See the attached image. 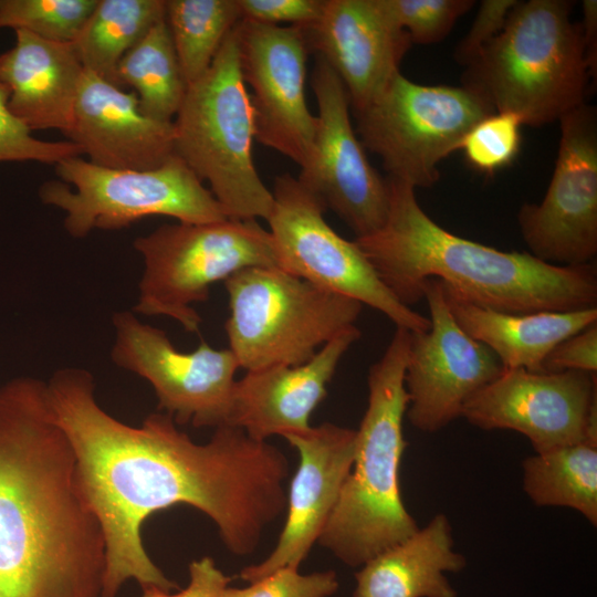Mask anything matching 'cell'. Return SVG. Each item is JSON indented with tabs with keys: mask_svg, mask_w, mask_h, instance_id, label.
I'll return each mask as SVG.
<instances>
[{
	"mask_svg": "<svg viewBox=\"0 0 597 597\" xmlns=\"http://www.w3.org/2000/svg\"><path fill=\"white\" fill-rule=\"evenodd\" d=\"M360 335L354 325L304 364L247 371L234 383L224 426L260 441L310 429L311 415L326 397L341 358Z\"/></svg>",
	"mask_w": 597,
	"mask_h": 597,
	"instance_id": "obj_20",
	"label": "cell"
},
{
	"mask_svg": "<svg viewBox=\"0 0 597 597\" xmlns=\"http://www.w3.org/2000/svg\"><path fill=\"white\" fill-rule=\"evenodd\" d=\"M521 119L511 113L495 112L476 123L460 148L476 170L492 175L515 158L521 144Z\"/></svg>",
	"mask_w": 597,
	"mask_h": 597,
	"instance_id": "obj_30",
	"label": "cell"
},
{
	"mask_svg": "<svg viewBox=\"0 0 597 597\" xmlns=\"http://www.w3.org/2000/svg\"><path fill=\"white\" fill-rule=\"evenodd\" d=\"M104 533L46 381L0 386V597H102Z\"/></svg>",
	"mask_w": 597,
	"mask_h": 597,
	"instance_id": "obj_2",
	"label": "cell"
},
{
	"mask_svg": "<svg viewBox=\"0 0 597 597\" xmlns=\"http://www.w3.org/2000/svg\"><path fill=\"white\" fill-rule=\"evenodd\" d=\"M443 290L458 325L485 345L503 368L543 371L544 359L557 344L597 322V307L513 314L474 305L444 285Z\"/></svg>",
	"mask_w": 597,
	"mask_h": 597,
	"instance_id": "obj_24",
	"label": "cell"
},
{
	"mask_svg": "<svg viewBox=\"0 0 597 597\" xmlns=\"http://www.w3.org/2000/svg\"><path fill=\"white\" fill-rule=\"evenodd\" d=\"M144 269L135 314L167 316L190 334L202 318L193 304L240 270L276 266L271 233L254 219L166 223L133 243Z\"/></svg>",
	"mask_w": 597,
	"mask_h": 597,
	"instance_id": "obj_8",
	"label": "cell"
},
{
	"mask_svg": "<svg viewBox=\"0 0 597 597\" xmlns=\"http://www.w3.org/2000/svg\"><path fill=\"white\" fill-rule=\"evenodd\" d=\"M14 31V45L0 54V83L10 92L9 111L30 130L57 129L67 136L85 71L74 43Z\"/></svg>",
	"mask_w": 597,
	"mask_h": 597,
	"instance_id": "obj_22",
	"label": "cell"
},
{
	"mask_svg": "<svg viewBox=\"0 0 597 597\" xmlns=\"http://www.w3.org/2000/svg\"><path fill=\"white\" fill-rule=\"evenodd\" d=\"M235 30L242 78L252 90L255 139L302 168L317 124L305 97L310 51L304 33L298 27L245 20Z\"/></svg>",
	"mask_w": 597,
	"mask_h": 597,
	"instance_id": "obj_17",
	"label": "cell"
},
{
	"mask_svg": "<svg viewBox=\"0 0 597 597\" xmlns=\"http://www.w3.org/2000/svg\"><path fill=\"white\" fill-rule=\"evenodd\" d=\"M430 328L410 332L405 370L409 397L407 417L422 432H437L461 417L465 401L502 370L496 356L471 338L455 322L443 284H423Z\"/></svg>",
	"mask_w": 597,
	"mask_h": 597,
	"instance_id": "obj_16",
	"label": "cell"
},
{
	"mask_svg": "<svg viewBox=\"0 0 597 597\" xmlns=\"http://www.w3.org/2000/svg\"><path fill=\"white\" fill-rule=\"evenodd\" d=\"M112 322V362L150 384L159 411L177 425L224 426L240 368L230 348L217 349L201 342L192 352H180L165 331L130 311L115 313Z\"/></svg>",
	"mask_w": 597,
	"mask_h": 597,
	"instance_id": "obj_12",
	"label": "cell"
},
{
	"mask_svg": "<svg viewBox=\"0 0 597 597\" xmlns=\"http://www.w3.org/2000/svg\"><path fill=\"white\" fill-rule=\"evenodd\" d=\"M98 0H0V27L74 42Z\"/></svg>",
	"mask_w": 597,
	"mask_h": 597,
	"instance_id": "obj_29",
	"label": "cell"
},
{
	"mask_svg": "<svg viewBox=\"0 0 597 597\" xmlns=\"http://www.w3.org/2000/svg\"><path fill=\"white\" fill-rule=\"evenodd\" d=\"M55 171L60 180L45 181L39 197L65 212L64 228L73 238H84L95 229L118 230L151 216L189 223L228 218L176 154L149 170L102 167L78 156L61 160Z\"/></svg>",
	"mask_w": 597,
	"mask_h": 597,
	"instance_id": "obj_9",
	"label": "cell"
},
{
	"mask_svg": "<svg viewBox=\"0 0 597 597\" xmlns=\"http://www.w3.org/2000/svg\"><path fill=\"white\" fill-rule=\"evenodd\" d=\"M224 287L229 348L247 371L308 362L354 326L364 306L276 266L240 270Z\"/></svg>",
	"mask_w": 597,
	"mask_h": 597,
	"instance_id": "obj_7",
	"label": "cell"
},
{
	"mask_svg": "<svg viewBox=\"0 0 597 597\" xmlns=\"http://www.w3.org/2000/svg\"><path fill=\"white\" fill-rule=\"evenodd\" d=\"M284 438L300 455L286 494L285 524L272 553L240 572L249 584L283 567L298 569L318 541L355 457L356 430L331 422Z\"/></svg>",
	"mask_w": 597,
	"mask_h": 597,
	"instance_id": "obj_18",
	"label": "cell"
},
{
	"mask_svg": "<svg viewBox=\"0 0 597 597\" xmlns=\"http://www.w3.org/2000/svg\"><path fill=\"white\" fill-rule=\"evenodd\" d=\"M53 415L74 450L81 481L102 526L106 565L102 597H118L128 580L140 588L178 589L143 543L144 522L186 504L216 524L226 547L251 554L286 509V455L231 426L197 443L167 413L127 425L98 404L85 368L56 369L46 381Z\"/></svg>",
	"mask_w": 597,
	"mask_h": 597,
	"instance_id": "obj_1",
	"label": "cell"
},
{
	"mask_svg": "<svg viewBox=\"0 0 597 597\" xmlns=\"http://www.w3.org/2000/svg\"><path fill=\"white\" fill-rule=\"evenodd\" d=\"M597 370V325L585 329L557 344L546 356L543 371Z\"/></svg>",
	"mask_w": 597,
	"mask_h": 597,
	"instance_id": "obj_36",
	"label": "cell"
},
{
	"mask_svg": "<svg viewBox=\"0 0 597 597\" xmlns=\"http://www.w3.org/2000/svg\"><path fill=\"white\" fill-rule=\"evenodd\" d=\"M242 20L268 25L287 22L306 28L321 15L324 0H237Z\"/></svg>",
	"mask_w": 597,
	"mask_h": 597,
	"instance_id": "obj_34",
	"label": "cell"
},
{
	"mask_svg": "<svg viewBox=\"0 0 597 597\" xmlns=\"http://www.w3.org/2000/svg\"><path fill=\"white\" fill-rule=\"evenodd\" d=\"M302 31L308 51L323 57L341 78L354 114L400 72L412 44L381 0H324L318 19Z\"/></svg>",
	"mask_w": 597,
	"mask_h": 597,
	"instance_id": "obj_19",
	"label": "cell"
},
{
	"mask_svg": "<svg viewBox=\"0 0 597 597\" xmlns=\"http://www.w3.org/2000/svg\"><path fill=\"white\" fill-rule=\"evenodd\" d=\"M235 28L207 72L187 87L172 121L175 154L201 181H208L228 218L268 220L273 195L253 160L254 114L242 78Z\"/></svg>",
	"mask_w": 597,
	"mask_h": 597,
	"instance_id": "obj_6",
	"label": "cell"
},
{
	"mask_svg": "<svg viewBox=\"0 0 597 597\" xmlns=\"http://www.w3.org/2000/svg\"><path fill=\"white\" fill-rule=\"evenodd\" d=\"M583 20L579 22L589 78L597 75V0L582 2Z\"/></svg>",
	"mask_w": 597,
	"mask_h": 597,
	"instance_id": "obj_38",
	"label": "cell"
},
{
	"mask_svg": "<svg viewBox=\"0 0 597 597\" xmlns=\"http://www.w3.org/2000/svg\"><path fill=\"white\" fill-rule=\"evenodd\" d=\"M386 180V220L355 242L401 304L410 307L422 300L426 281L438 279L461 298L504 313L597 307L593 263L554 265L530 252L500 251L455 235L422 210L412 186Z\"/></svg>",
	"mask_w": 597,
	"mask_h": 597,
	"instance_id": "obj_3",
	"label": "cell"
},
{
	"mask_svg": "<svg viewBox=\"0 0 597 597\" xmlns=\"http://www.w3.org/2000/svg\"><path fill=\"white\" fill-rule=\"evenodd\" d=\"M9 88L0 83V161H40L56 165L82 150L74 143L45 142L31 135V130L8 108Z\"/></svg>",
	"mask_w": 597,
	"mask_h": 597,
	"instance_id": "obj_32",
	"label": "cell"
},
{
	"mask_svg": "<svg viewBox=\"0 0 597 597\" xmlns=\"http://www.w3.org/2000/svg\"><path fill=\"white\" fill-rule=\"evenodd\" d=\"M268 218L277 268L326 291L373 307L397 327L430 328L428 317L401 304L384 285L356 244L325 220L326 208L297 178L277 176Z\"/></svg>",
	"mask_w": 597,
	"mask_h": 597,
	"instance_id": "obj_11",
	"label": "cell"
},
{
	"mask_svg": "<svg viewBox=\"0 0 597 597\" xmlns=\"http://www.w3.org/2000/svg\"><path fill=\"white\" fill-rule=\"evenodd\" d=\"M410 331L397 327L368 373V405L356 430L353 465L318 538L339 561L359 567L413 534L419 526L406 509L399 470L407 442L402 421L409 397L405 370Z\"/></svg>",
	"mask_w": 597,
	"mask_h": 597,
	"instance_id": "obj_4",
	"label": "cell"
},
{
	"mask_svg": "<svg viewBox=\"0 0 597 597\" xmlns=\"http://www.w3.org/2000/svg\"><path fill=\"white\" fill-rule=\"evenodd\" d=\"M165 18V0H98L73 42L84 69L117 86L123 56Z\"/></svg>",
	"mask_w": 597,
	"mask_h": 597,
	"instance_id": "obj_25",
	"label": "cell"
},
{
	"mask_svg": "<svg viewBox=\"0 0 597 597\" xmlns=\"http://www.w3.org/2000/svg\"><path fill=\"white\" fill-rule=\"evenodd\" d=\"M116 77L118 87L134 88L145 115L160 122L174 121L188 84L166 18L153 25L123 56Z\"/></svg>",
	"mask_w": 597,
	"mask_h": 597,
	"instance_id": "obj_27",
	"label": "cell"
},
{
	"mask_svg": "<svg viewBox=\"0 0 597 597\" xmlns=\"http://www.w3.org/2000/svg\"><path fill=\"white\" fill-rule=\"evenodd\" d=\"M338 585L334 570L303 575L296 568L283 567L244 588L227 587L224 597H329Z\"/></svg>",
	"mask_w": 597,
	"mask_h": 597,
	"instance_id": "obj_33",
	"label": "cell"
},
{
	"mask_svg": "<svg viewBox=\"0 0 597 597\" xmlns=\"http://www.w3.org/2000/svg\"><path fill=\"white\" fill-rule=\"evenodd\" d=\"M461 417L483 430L520 432L536 453L597 444L596 373L502 368L465 401Z\"/></svg>",
	"mask_w": 597,
	"mask_h": 597,
	"instance_id": "obj_14",
	"label": "cell"
},
{
	"mask_svg": "<svg viewBox=\"0 0 597 597\" xmlns=\"http://www.w3.org/2000/svg\"><path fill=\"white\" fill-rule=\"evenodd\" d=\"M465 566L464 556L454 551L451 524L439 513L363 564L352 597H457L446 573Z\"/></svg>",
	"mask_w": 597,
	"mask_h": 597,
	"instance_id": "obj_23",
	"label": "cell"
},
{
	"mask_svg": "<svg viewBox=\"0 0 597 597\" xmlns=\"http://www.w3.org/2000/svg\"><path fill=\"white\" fill-rule=\"evenodd\" d=\"M570 0L517 1L503 30L465 66L462 85L494 112L541 126L585 104L589 73Z\"/></svg>",
	"mask_w": 597,
	"mask_h": 597,
	"instance_id": "obj_5",
	"label": "cell"
},
{
	"mask_svg": "<svg viewBox=\"0 0 597 597\" xmlns=\"http://www.w3.org/2000/svg\"><path fill=\"white\" fill-rule=\"evenodd\" d=\"M523 490L537 506H565L597 524V444L576 443L523 461Z\"/></svg>",
	"mask_w": 597,
	"mask_h": 597,
	"instance_id": "obj_26",
	"label": "cell"
},
{
	"mask_svg": "<svg viewBox=\"0 0 597 597\" xmlns=\"http://www.w3.org/2000/svg\"><path fill=\"white\" fill-rule=\"evenodd\" d=\"M231 578L214 563L205 556L189 565V583L179 591H165L156 587L142 589L140 597H224Z\"/></svg>",
	"mask_w": 597,
	"mask_h": 597,
	"instance_id": "obj_37",
	"label": "cell"
},
{
	"mask_svg": "<svg viewBox=\"0 0 597 597\" xmlns=\"http://www.w3.org/2000/svg\"><path fill=\"white\" fill-rule=\"evenodd\" d=\"M493 113L467 86L423 85L398 72L354 115L360 143L381 159L388 177L416 189L434 185L440 161L460 148L476 123Z\"/></svg>",
	"mask_w": 597,
	"mask_h": 597,
	"instance_id": "obj_10",
	"label": "cell"
},
{
	"mask_svg": "<svg viewBox=\"0 0 597 597\" xmlns=\"http://www.w3.org/2000/svg\"><path fill=\"white\" fill-rule=\"evenodd\" d=\"M555 168L543 200L517 213L535 258L559 266L591 264L597 254V113L583 104L559 118Z\"/></svg>",
	"mask_w": 597,
	"mask_h": 597,
	"instance_id": "obj_13",
	"label": "cell"
},
{
	"mask_svg": "<svg viewBox=\"0 0 597 597\" xmlns=\"http://www.w3.org/2000/svg\"><path fill=\"white\" fill-rule=\"evenodd\" d=\"M517 0H483L473 23L459 42L454 59L468 66L478 54L503 30Z\"/></svg>",
	"mask_w": 597,
	"mask_h": 597,
	"instance_id": "obj_35",
	"label": "cell"
},
{
	"mask_svg": "<svg viewBox=\"0 0 597 597\" xmlns=\"http://www.w3.org/2000/svg\"><path fill=\"white\" fill-rule=\"evenodd\" d=\"M66 137L88 161L114 169H155L175 155L172 122L145 115L134 91L124 92L86 70Z\"/></svg>",
	"mask_w": 597,
	"mask_h": 597,
	"instance_id": "obj_21",
	"label": "cell"
},
{
	"mask_svg": "<svg viewBox=\"0 0 597 597\" xmlns=\"http://www.w3.org/2000/svg\"><path fill=\"white\" fill-rule=\"evenodd\" d=\"M166 22L187 84L210 67L242 20L237 0H165Z\"/></svg>",
	"mask_w": 597,
	"mask_h": 597,
	"instance_id": "obj_28",
	"label": "cell"
},
{
	"mask_svg": "<svg viewBox=\"0 0 597 597\" xmlns=\"http://www.w3.org/2000/svg\"><path fill=\"white\" fill-rule=\"evenodd\" d=\"M311 85L318 106L317 124L310 158L297 179L356 238L370 234L386 220L387 180L370 165L352 126L344 84L318 55H315Z\"/></svg>",
	"mask_w": 597,
	"mask_h": 597,
	"instance_id": "obj_15",
	"label": "cell"
},
{
	"mask_svg": "<svg viewBox=\"0 0 597 597\" xmlns=\"http://www.w3.org/2000/svg\"><path fill=\"white\" fill-rule=\"evenodd\" d=\"M381 4L411 43L432 44L442 41L475 1L381 0Z\"/></svg>",
	"mask_w": 597,
	"mask_h": 597,
	"instance_id": "obj_31",
	"label": "cell"
},
{
	"mask_svg": "<svg viewBox=\"0 0 597 597\" xmlns=\"http://www.w3.org/2000/svg\"><path fill=\"white\" fill-rule=\"evenodd\" d=\"M0 29H1V27H0Z\"/></svg>",
	"mask_w": 597,
	"mask_h": 597,
	"instance_id": "obj_39",
	"label": "cell"
}]
</instances>
